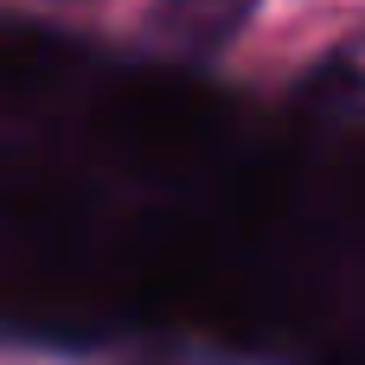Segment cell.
Wrapping results in <instances>:
<instances>
[{"instance_id": "cell-1", "label": "cell", "mask_w": 365, "mask_h": 365, "mask_svg": "<svg viewBox=\"0 0 365 365\" xmlns=\"http://www.w3.org/2000/svg\"><path fill=\"white\" fill-rule=\"evenodd\" d=\"M250 13H257V0H154L148 26H154V38H167L173 51L205 58V51H225V45L250 26Z\"/></svg>"}]
</instances>
